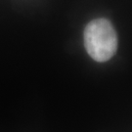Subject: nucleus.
I'll return each mask as SVG.
<instances>
[{"instance_id": "1", "label": "nucleus", "mask_w": 132, "mask_h": 132, "mask_svg": "<svg viewBox=\"0 0 132 132\" xmlns=\"http://www.w3.org/2000/svg\"><path fill=\"white\" fill-rule=\"evenodd\" d=\"M85 49L94 61H109L118 50V35L107 19L91 21L84 29Z\"/></svg>"}]
</instances>
